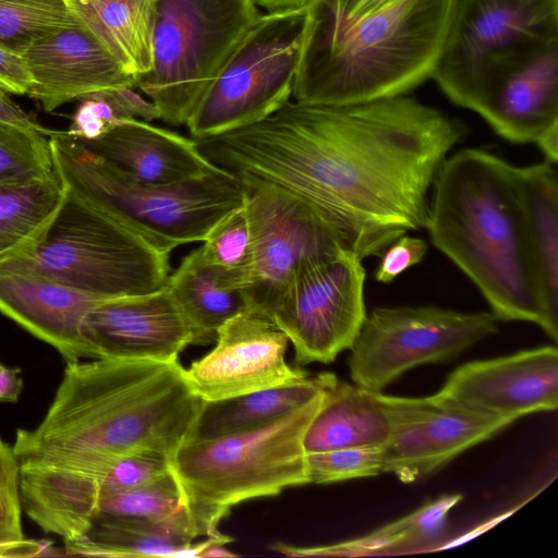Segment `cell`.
I'll list each match as a JSON object with an SVG mask.
<instances>
[{"mask_svg":"<svg viewBox=\"0 0 558 558\" xmlns=\"http://www.w3.org/2000/svg\"><path fill=\"white\" fill-rule=\"evenodd\" d=\"M464 124L407 95L288 101L266 119L203 140L235 179L274 184L314 209L361 259L425 228L428 192Z\"/></svg>","mask_w":558,"mask_h":558,"instance_id":"6da1fadb","label":"cell"},{"mask_svg":"<svg viewBox=\"0 0 558 558\" xmlns=\"http://www.w3.org/2000/svg\"><path fill=\"white\" fill-rule=\"evenodd\" d=\"M216 344L184 369L202 401H219L287 385L308 374L286 361L287 335L267 316L245 310L218 330Z\"/></svg>","mask_w":558,"mask_h":558,"instance_id":"9a60e30c","label":"cell"},{"mask_svg":"<svg viewBox=\"0 0 558 558\" xmlns=\"http://www.w3.org/2000/svg\"><path fill=\"white\" fill-rule=\"evenodd\" d=\"M53 170L65 189L160 250L202 243L244 202L240 182L220 169L201 179L136 181L78 147L66 131H50Z\"/></svg>","mask_w":558,"mask_h":558,"instance_id":"8992f818","label":"cell"},{"mask_svg":"<svg viewBox=\"0 0 558 558\" xmlns=\"http://www.w3.org/2000/svg\"><path fill=\"white\" fill-rule=\"evenodd\" d=\"M169 458L160 452L141 451L124 456L99 472H85L96 477L100 496L141 486L167 475L171 472Z\"/></svg>","mask_w":558,"mask_h":558,"instance_id":"d590c367","label":"cell"},{"mask_svg":"<svg viewBox=\"0 0 558 558\" xmlns=\"http://www.w3.org/2000/svg\"><path fill=\"white\" fill-rule=\"evenodd\" d=\"M49 133L0 121V184L54 174Z\"/></svg>","mask_w":558,"mask_h":558,"instance_id":"1f68e13d","label":"cell"},{"mask_svg":"<svg viewBox=\"0 0 558 558\" xmlns=\"http://www.w3.org/2000/svg\"><path fill=\"white\" fill-rule=\"evenodd\" d=\"M324 390L265 426L185 440L170 456L183 508L199 536L222 534L219 522L242 501L310 483L303 437Z\"/></svg>","mask_w":558,"mask_h":558,"instance_id":"5b68a950","label":"cell"},{"mask_svg":"<svg viewBox=\"0 0 558 558\" xmlns=\"http://www.w3.org/2000/svg\"><path fill=\"white\" fill-rule=\"evenodd\" d=\"M454 0H395L341 20L314 0L292 100L341 105L407 95L432 78Z\"/></svg>","mask_w":558,"mask_h":558,"instance_id":"277c9868","label":"cell"},{"mask_svg":"<svg viewBox=\"0 0 558 558\" xmlns=\"http://www.w3.org/2000/svg\"><path fill=\"white\" fill-rule=\"evenodd\" d=\"M21 463L0 437V557L48 555V543L26 539L22 529Z\"/></svg>","mask_w":558,"mask_h":558,"instance_id":"4dcf8cb0","label":"cell"},{"mask_svg":"<svg viewBox=\"0 0 558 558\" xmlns=\"http://www.w3.org/2000/svg\"><path fill=\"white\" fill-rule=\"evenodd\" d=\"M101 300L46 276L0 269V313L53 347L66 363L95 359L83 322Z\"/></svg>","mask_w":558,"mask_h":558,"instance_id":"44dd1931","label":"cell"},{"mask_svg":"<svg viewBox=\"0 0 558 558\" xmlns=\"http://www.w3.org/2000/svg\"><path fill=\"white\" fill-rule=\"evenodd\" d=\"M69 135L83 150L140 182L181 183L220 170L203 155L193 137L151 122L121 120L96 140Z\"/></svg>","mask_w":558,"mask_h":558,"instance_id":"ffe728a7","label":"cell"},{"mask_svg":"<svg viewBox=\"0 0 558 558\" xmlns=\"http://www.w3.org/2000/svg\"><path fill=\"white\" fill-rule=\"evenodd\" d=\"M23 389L21 369L2 366L0 368V402H16Z\"/></svg>","mask_w":558,"mask_h":558,"instance_id":"b9f144b4","label":"cell"},{"mask_svg":"<svg viewBox=\"0 0 558 558\" xmlns=\"http://www.w3.org/2000/svg\"><path fill=\"white\" fill-rule=\"evenodd\" d=\"M504 140L534 143L558 122V33L488 58L465 106Z\"/></svg>","mask_w":558,"mask_h":558,"instance_id":"4fadbf2b","label":"cell"},{"mask_svg":"<svg viewBox=\"0 0 558 558\" xmlns=\"http://www.w3.org/2000/svg\"><path fill=\"white\" fill-rule=\"evenodd\" d=\"M393 1L395 0H317L326 10L341 20H354Z\"/></svg>","mask_w":558,"mask_h":558,"instance_id":"ab89813d","label":"cell"},{"mask_svg":"<svg viewBox=\"0 0 558 558\" xmlns=\"http://www.w3.org/2000/svg\"><path fill=\"white\" fill-rule=\"evenodd\" d=\"M266 13H278L308 7L314 0H252Z\"/></svg>","mask_w":558,"mask_h":558,"instance_id":"ee69618b","label":"cell"},{"mask_svg":"<svg viewBox=\"0 0 558 558\" xmlns=\"http://www.w3.org/2000/svg\"><path fill=\"white\" fill-rule=\"evenodd\" d=\"M461 499V495L450 494L429 500L410 514L359 538L315 547L277 542L271 548L289 557H361L425 549L442 536L449 512Z\"/></svg>","mask_w":558,"mask_h":558,"instance_id":"4316f807","label":"cell"},{"mask_svg":"<svg viewBox=\"0 0 558 558\" xmlns=\"http://www.w3.org/2000/svg\"><path fill=\"white\" fill-rule=\"evenodd\" d=\"M310 483L330 484L383 473L381 450L343 448L306 454Z\"/></svg>","mask_w":558,"mask_h":558,"instance_id":"e575fe53","label":"cell"},{"mask_svg":"<svg viewBox=\"0 0 558 558\" xmlns=\"http://www.w3.org/2000/svg\"><path fill=\"white\" fill-rule=\"evenodd\" d=\"M329 373L242 396L203 401L186 440L204 439L258 428L298 410L319 395Z\"/></svg>","mask_w":558,"mask_h":558,"instance_id":"484cf974","label":"cell"},{"mask_svg":"<svg viewBox=\"0 0 558 558\" xmlns=\"http://www.w3.org/2000/svg\"><path fill=\"white\" fill-rule=\"evenodd\" d=\"M238 181L244 192L253 244L245 295L248 310L269 318L299 271L350 250L337 231L296 196L268 182Z\"/></svg>","mask_w":558,"mask_h":558,"instance_id":"8fae6325","label":"cell"},{"mask_svg":"<svg viewBox=\"0 0 558 558\" xmlns=\"http://www.w3.org/2000/svg\"><path fill=\"white\" fill-rule=\"evenodd\" d=\"M184 369L178 360L66 363L41 422L16 432L20 463L98 472L135 452L170 457L187 439L203 403Z\"/></svg>","mask_w":558,"mask_h":558,"instance_id":"7a4b0ae2","label":"cell"},{"mask_svg":"<svg viewBox=\"0 0 558 558\" xmlns=\"http://www.w3.org/2000/svg\"><path fill=\"white\" fill-rule=\"evenodd\" d=\"M514 422L444 401L434 395L411 404L381 450L383 473L412 483Z\"/></svg>","mask_w":558,"mask_h":558,"instance_id":"2e32d148","label":"cell"},{"mask_svg":"<svg viewBox=\"0 0 558 558\" xmlns=\"http://www.w3.org/2000/svg\"><path fill=\"white\" fill-rule=\"evenodd\" d=\"M66 131L82 140H96L121 121L104 89L83 96Z\"/></svg>","mask_w":558,"mask_h":558,"instance_id":"8d00e7d4","label":"cell"},{"mask_svg":"<svg viewBox=\"0 0 558 558\" xmlns=\"http://www.w3.org/2000/svg\"><path fill=\"white\" fill-rule=\"evenodd\" d=\"M427 243L405 233L396 239L381 254L374 272L376 281L389 283L410 267L421 263L427 253Z\"/></svg>","mask_w":558,"mask_h":558,"instance_id":"74e56055","label":"cell"},{"mask_svg":"<svg viewBox=\"0 0 558 558\" xmlns=\"http://www.w3.org/2000/svg\"><path fill=\"white\" fill-rule=\"evenodd\" d=\"M493 313H462L436 306L376 307L350 348L352 381L383 391L405 372L456 357L498 331Z\"/></svg>","mask_w":558,"mask_h":558,"instance_id":"30bf717a","label":"cell"},{"mask_svg":"<svg viewBox=\"0 0 558 558\" xmlns=\"http://www.w3.org/2000/svg\"><path fill=\"white\" fill-rule=\"evenodd\" d=\"M0 87L9 94L29 95L32 78L23 56L0 44Z\"/></svg>","mask_w":558,"mask_h":558,"instance_id":"f35d334b","label":"cell"},{"mask_svg":"<svg viewBox=\"0 0 558 558\" xmlns=\"http://www.w3.org/2000/svg\"><path fill=\"white\" fill-rule=\"evenodd\" d=\"M534 143L542 150L546 160L556 165L558 162V122L542 132Z\"/></svg>","mask_w":558,"mask_h":558,"instance_id":"7bdbcfd3","label":"cell"},{"mask_svg":"<svg viewBox=\"0 0 558 558\" xmlns=\"http://www.w3.org/2000/svg\"><path fill=\"white\" fill-rule=\"evenodd\" d=\"M66 196L51 177L0 184V263L32 246L47 229Z\"/></svg>","mask_w":558,"mask_h":558,"instance_id":"f1b7e54d","label":"cell"},{"mask_svg":"<svg viewBox=\"0 0 558 558\" xmlns=\"http://www.w3.org/2000/svg\"><path fill=\"white\" fill-rule=\"evenodd\" d=\"M428 198L433 244L477 287L498 320L545 328L512 165L477 148L446 157Z\"/></svg>","mask_w":558,"mask_h":558,"instance_id":"3957f363","label":"cell"},{"mask_svg":"<svg viewBox=\"0 0 558 558\" xmlns=\"http://www.w3.org/2000/svg\"><path fill=\"white\" fill-rule=\"evenodd\" d=\"M308 7L260 14L194 108L185 124L191 137L203 140L256 123L292 99Z\"/></svg>","mask_w":558,"mask_h":558,"instance_id":"9c48e42d","label":"cell"},{"mask_svg":"<svg viewBox=\"0 0 558 558\" xmlns=\"http://www.w3.org/2000/svg\"><path fill=\"white\" fill-rule=\"evenodd\" d=\"M512 181L542 294L545 328L558 339V175L549 161L512 166Z\"/></svg>","mask_w":558,"mask_h":558,"instance_id":"cb8c5ba5","label":"cell"},{"mask_svg":"<svg viewBox=\"0 0 558 558\" xmlns=\"http://www.w3.org/2000/svg\"><path fill=\"white\" fill-rule=\"evenodd\" d=\"M182 508L180 489L170 472L141 486L100 495L95 517L159 519Z\"/></svg>","mask_w":558,"mask_h":558,"instance_id":"836d02e7","label":"cell"},{"mask_svg":"<svg viewBox=\"0 0 558 558\" xmlns=\"http://www.w3.org/2000/svg\"><path fill=\"white\" fill-rule=\"evenodd\" d=\"M362 259L342 251L303 268L269 318L293 344L298 365L329 364L350 350L366 318Z\"/></svg>","mask_w":558,"mask_h":558,"instance_id":"7c38bea8","label":"cell"},{"mask_svg":"<svg viewBox=\"0 0 558 558\" xmlns=\"http://www.w3.org/2000/svg\"><path fill=\"white\" fill-rule=\"evenodd\" d=\"M170 256L66 190L40 238L1 262L0 269L46 276L100 299H112L165 287L171 272Z\"/></svg>","mask_w":558,"mask_h":558,"instance_id":"52a82bcc","label":"cell"},{"mask_svg":"<svg viewBox=\"0 0 558 558\" xmlns=\"http://www.w3.org/2000/svg\"><path fill=\"white\" fill-rule=\"evenodd\" d=\"M167 287L192 332V344H209L231 317L248 310L244 290L209 263L201 247L171 270Z\"/></svg>","mask_w":558,"mask_h":558,"instance_id":"d4e9b609","label":"cell"},{"mask_svg":"<svg viewBox=\"0 0 558 558\" xmlns=\"http://www.w3.org/2000/svg\"><path fill=\"white\" fill-rule=\"evenodd\" d=\"M3 366V364L0 363V368Z\"/></svg>","mask_w":558,"mask_h":558,"instance_id":"f6af8a7d","label":"cell"},{"mask_svg":"<svg viewBox=\"0 0 558 558\" xmlns=\"http://www.w3.org/2000/svg\"><path fill=\"white\" fill-rule=\"evenodd\" d=\"M199 247L209 263L245 292L252 268L253 244L244 202L214 227Z\"/></svg>","mask_w":558,"mask_h":558,"instance_id":"d6a6232c","label":"cell"},{"mask_svg":"<svg viewBox=\"0 0 558 558\" xmlns=\"http://www.w3.org/2000/svg\"><path fill=\"white\" fill-rule=\"evenodd\" d=\"M556 33L558 0H454L432 78L465 108L488 58Z\"/></svg>","mask_w":558,"mask_h":558,"instance_id":"5bb4252c","label":"cell"},{"mask_svg":"<svg viewBox=\"0 0 558 558\" xmlns=\"http://www.w3.org/2000/svg\"><path fill=\"white\" fill-rule=\"evenodd\" d=\"M411 401L412 398L386 396L341 381L330 373L322 403L305 430L304 451L308 454L343 448H381Z\"/></svg>","mask_w":558,"mask_h":558,"instance_id":"7402d4cb","label":"cell"},{"mask_svg":"<svg viewBox=\"0 0 558 558\" xmlns=\"http://www.w3.org/2000/svg\"><path fill=\"white\" fill-rule=\"evenodd\" d=\"M21 54L32 78L29 96L48 112L98 90L135 87L137 81L81 21L37 39Z\"/></svg>","mask_w":558,"mask_h":558,"instance_id":"d6986e66","label":"cell"},{"mask_svg":"<svg viewBox=\"0 0 558 558\" xmlns=\"http://www.w3.org/2000/svg\"><path fill=\"white\" fill-rule=\"evenodd\" d=\"M83 335L95 359L173 362L192 344L190 327L167 284L99 301L84 318Z\"/></svg>","mask_w":558,"mask_h":558,"instance_id":"ac0fdd59","label":"cell"},{"mask_svg":"<svg viewBox=\"0 0 558 558\" xmlns=\"http://www.w3.org/2000/svg\"><path fill=\"white\" fill-rule=\"evenodd\" d=\"M477 412L518 420L558 407V350L545 345L474 361L453 371L434 395Z\"/></svg>","mask_w":558,"mask_h":558,"instance_id":"e0dca14e","label":"cell"},{"mask_svg":"<svg viewBox=\"0 0 558 558\" xmlns=\"http://www.w3.org/2000/svg\"><path fill=\"white\" fill-rule=\"evenodd\" d=\"M252 0H153V58L138 88L160 120L185 125L220 66L260 16Z\"/></svg>","mask_w":558,"mask_h":558,"instance_id":"ba28073f","label":"cell"},{"mask_svg":"<svg viewBox=\"0 0 558 558\" xmlns=\"http://www.w3.org/2000/svg\"><path fill=\"white\" fill-rule=\"evenodd\" d=\"M198 533L184 508L159 519L96 515L80 538L64 543L69 555L114 558H201L215 541L193 543Z\"/></svg>","mask_w":558,"mask_h":558,"instance_id":"603a6c76","label":"cell"},{"mask_svg":"<svg viewBox=\"0 0 558 558\" xmlns=\"http://www.w3.org/2000/svg\"><path fill=\"white\" fill-rule=\"evenodd\" d=\"M0 121L32 130L47 132L39 123L16 105L3 88L0 87Z\"/></svg>","mask_w":558,"mask_h":558,"instance_id":"60d3db41","label":"cell"},{"mask_svg":"<svg viewBox=\"0 0 558 558\" xmlns=\"http://www.w3.org/2000/svg\"><path fill=\"white\" fill-rule=\"evenodd\" d=\"M77 22L68 0H0V44L20 53L47 34Z\"/></svg>","mask_w":558,"mask_h":558,"instance_id":"f546056e","label":"cell"},{"mask_svg":"<svg viewBox=\"0 0 558 558\" xmlns=\"http://www.w3.org/2000/svg\"><path fill=\"white\" fill-rule=\"evenodd\" d=\"M70 8L111 56L136 78L153 58V0H68Z\"/></svg>","mask_w":558,"mask_h":558,"instance_id":"83f0119b","label":"cell"}]
</instances>
